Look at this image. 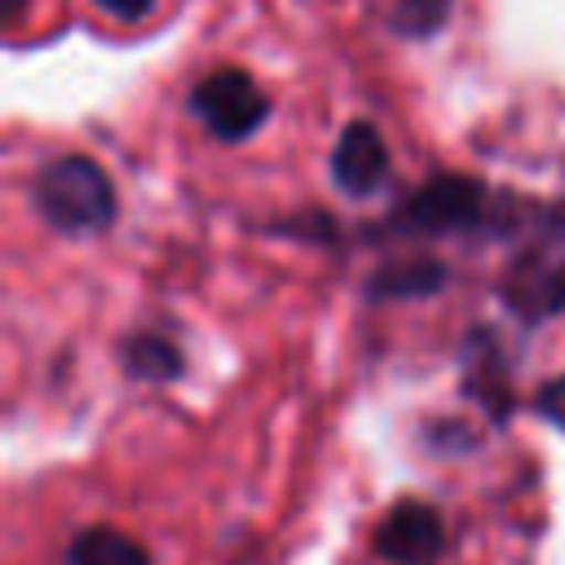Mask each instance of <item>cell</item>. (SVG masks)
Returning <instances> with one entry per match:
<instances>
[{
	"label": "cell",
	"mask_w": 565,
	"mask_h": 565,
	"mask_svg": "<svg viewBox=\"0 0 565 565\" xmlns=\"http://www.w3.org/2000/svg\"><path fill=\"white\" fill-rule=\"evenodd\" d=\"M499 291L503 305L525 322L565 313V207H552L534 221L530 238L512 252Z\"/></svg>",
	"instance_id": "1"
},
{
	"label": "cell",
	"mask_w": 565,
	"mask_h": 565,
	"mask_svg": "<svg viewBox=\"0 0 565 565\" xmlns=\"http://www.w3.org/2000/svg\"><path fill=\"white\" fill-rule=\"evenodd\" d=\"M35 212L62 234H97L115 221V185L88 154H57L35 172Z\"/></svg>",
	"instance_id": "2"
},
{
	"label": "cell",
	"mask_w": 565,
	"mask_h": 565,
	"mask_svg": "<svg viewBox=\"0 0 565 565\" xmlns=\"http://www.w3.org/2000/svg\"><path fill=\"white\" fill-rule=\"evenodd\" d=\"M190 110L199 115V124L221 137V141H247L265 115H269V97L260 93V84L238 71V66H225V71H212L194 84L190 93Z\"/></svg>",
	"instance_id": "3"
},
{
	"label": "cell",
	"mask_w": 565,
	"mask_h": 565,
	"mask_svg": "<svg viewBox=\"0 0 565 565\" xmlns=\"http://www.w3.org/2000/svg\"><path fill=\"white\" fill-rule=\"evenodd\" d=\"M486 185H477L472 177H433L424 190H415L402 203L397 225L415 230V234H459L486 221Z\"/></svg>",
	"instance_id": "4"
},
{
	"label": "cell",
	"mask_w": 565,
	"mask_h": 565,
	"mask_svg": "<svg viewBox=\"0 0 565 565\" xmlns=\"http://www.w3.org/2000/svg\"><path fill=\"white\" fill-rule=\"evenodd\" d=\"M375 552L393 565H437L446 552V521L433 503L402 499L375 530Z\"/></svg>",
	"instance_id": "5"
},
{
	"label": "cell",
	"mask_w": 565,
	"mask_h": 565,
	"mask_svg": "<svg viewBox=\"0 0 565 565\" xmlns=\"http://www.w3.org/2000/svg\"><path fill=\"white\" fill-rule=\"evenodd\" d=\"M331 177L344 194L362 199V194H375L388 177V150H384V137L375 124L358 119L340 132L335 150H331Z\"/></svg>",
	"instance_id": "6"
},
{
	"label": "cell",
	"mask_w": 565,
	"mask_h": 565,
	"mask_svg": "<svg viewBox=\"0 0 565 565\" xmlns=\"http://www.w3.org/2000/svg\"><path fill=\"white\" fill-rule=\"evenodd\" d=\"M66 565H150L146 547L137 539H128L124 530L110 525H88L71 539L66 547Z\"/></svg>",
	"instance_id": "7"
},
{
	"label": "cell",
	"mask_w": 565,
	"mask_h": 565,
	"mask_svg": "<svg viewBox=\"0 0 565 565\" xmlns=\"http://www.w3.org/2000/svg\"><path fill=\"white\" fill-rule=\"evenodd\" d=\"M124 366H128V375L159 384V380H172L181 371V358L163 335H132L124 344Z\"/></svg>",
	"instance_id": "8"
},
{
	"label": "cell",
	"mask_w": 565,
	"mask_h": 565,
	"mask_svg": "<svg viewBox=\"0 0 565 565\" xmlns=\"http://www.w3.org/2000/svg\"><path fill=\"white\" fill-rule=\"evenodd\" d=\"M446 269L433 265V260H411V265H388L371 278V296H419V291H433L441 287Z\"/></svg>",
	"instance_id": "9"
},
{
	"label": "cell",
	"mask_w": 565,
	"mask_h": 565,
	"mask_svg": "<svg viewBox=\"0 0 565 565\" xmlns=\"http://www.w3.org/2000/svg\"><path fill=\"white\" fill-rule=\"evenodd\" d=\"M534 411H539V415H547L556 428H565V375H556V380H547V384L539 388Z\"/></svg>",
	"instance_id": "10"
},
{
	"label": "cell",
	"mask_w": 565,
	"mask_h": 565,
	"mask_svg": "<svg viewBox=\"0 0 565 565\" xmlns=\"http://www.w3.org/2000/svg\"><path fill=\"white\" fill-rule=\"evenodd\" d=\"M97 9H106L110 18L132 22V18H146V13L154 9V0H97Z\"/></svg>",
	"instance_id": "11"
}]
</instances>
